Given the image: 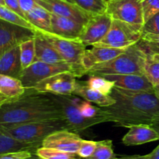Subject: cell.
Segmentation results:
<instances>
[{
  "instance_id": "1",
  "label": "cell",
  "mask_w": 159,
  "mask_h": 159,
  "mask_svg": "<svg viewBox=\"0 0 159 159\" xmlns=\"http://www.w3.org/2000/svg\"><path fill=\"white\" fill-rule=\"evenodd\" d=\"M110 96L116 102L99 107V116L107 123L129 128L140 124L152 125L159 115V100L154 93L136 92L114 87Z\"/></svg>"
},
{
  "instance_id": "2",
  "label": "cell",
  "mask_w": 159,
  "mask_h": 159,
  "mask_svg": "<svg viewBox=\"0 0 159 159\" xmlns=\"http://www.w3.org/2000/svg\"><path fill=\"white\" fill-rule=\"evenodd\" d=\"M63 118L61 106L51 94L31 89L0 107V124H16Z\"/></svg>"
},
{
  "instance_id": "3",
  "label": "cell",
  "mask_w": 159,
  "mask_h": 159,
  "mask_svg": "<svg viewBox=\"0 0 159 159\" xmlns=\"http://www.w3.org/2000/svg\"><path fill=\"white\" fill-rule=\"evenodd\" d=\"M146 53L138 44L127 48L114 59L94 65L86 70L85 75L144 74Z\"/></svg>"
},
{
  "instance_id": "4",
  "label": "cell",
  "mask_w": 159,
  "mask_h": 159,
  "mask_svg": "<svg viewBox=\"0 0 159 159\" xmlns=\"http://www.w3.org/2000/svg\"><path fill=\"white\" fill-rule=\"evenodd\" d=\"M68 130L64 118L40 122L0 124V131L20 142L42 144L43 140L52 132L58 130Z\"/></svg>"
},
{
  "instance_id": "5",
  "label": "cell",
  "mask_w": 159,
  "mask_h": 159,
  "mask_svg": "<svg viewBox=\"0 0 159 159\" xmlns=\"http://www.w3.org/2000/svg\"><path fill=\"white\" fill-rule=\"evenodd\" d=\"M142 34L143 25L134 24L113 19L108 33L100 41L93 46L127 49L138 43Z\"/></svg>"
},
{
  "instance_id": "6",
  "label": "cell",
  "mask_w": 159,
  "mask_h": 159,
  "mask_svg": "<svg viewBox=\"0 0 159 159\" xmlns=\"http://www.w3.org/2000/svg\"><path fill=\"white\" fill-rule=\"evenodd\" d=\"M51 95L61 106L63 118L69 131L79 133L93 126L107 123L106 120L100 116L92 118H85L81 113L79 107L81 98L76 95Z\"/></svg>"
},
{
  "instance_id": "7",
  "label": "cell",
  "mask_w": 159,
  "mask_h": 159,
  "mask_svg": "<svg viewBox=\"0 0 159 159\" xmlns=\"http://www.w3.org/2000/svg\"><path fill=\"white\" fill-rule=\"evenodd\" d=\"M67 72L74 73L77 77H80L76 69L67 62L48 63L44 62H34L29 67L23 70L20 80L25 88L30 89L43 80L57 73Z\"/></svg>"
},
{
  "instance_id": "8",
  "label": "cell",
  "mask_w": 159,
  "mask_h": 159,
  "mask_svg": "<svg viewBox=\"0 0 159 159\" xmlns=\"http://www.w3.org/2000/svg\"><path fill=\"white\" fill-rule=\"evenodd\" d=\"M40 32L59 53L64 62L74 66L79 72V76L85 75V69L82 67V59L86 46L82 44L80 40H71L63 38L51 33Z\"/></svg>"
},
{
  "instance_id": "9",
  "label": "cell",
  "mask_w": 159,
  "mask_h": 159,
  "mask_svg": "<svg viewBox=\"0 0 159 159\" xmlns=\"http://www.w3.org/2000/svg\"><path fill=\"white\" fill-rule=\"evenodd\" d=\"M143 0H110L107 12L114 20L144 25Z\"/></svg>"
},
{
  "instance_id": "10",
  "label": "cell",
  "mask_w": 159,
  "mask_h": 159,
  "mask_svg": "<svg viewBox=\"0 0 159 159\" xmlns=\"http://www.w3.org/2000/svg\"><path fill=\"white\" fill-rule=\"evenodd\" d=\"M77 76L72 73H61L43 80L35 87L30 88L39 93L55 95L73 94Z\"/></svg>"
},
{
  "instance_id": "11",
  "label": "cell",
  "mask_w": 159,
  "mask_h": 159,
  "mask_svg": "<svg viewBox=\"0 0 159 159\" xmlns=\"http://www.w3.org/2000/svg\"><path fill=\"white\" fill-rule=\"evenodd\" d=\"M113 18L107 12L92 15L84 24L79 40L85 46H93L108 33Z\"/></svg>"
},
{
  "instance_id": "12",
  "label": "cell",
  "mask_w": 159,
  "mask_h": 159,
  "mask_svg": "<svg viewBox=\"0 0 159 159\" xmlns=\"http://www.w3.org/2000/svg\"><path fill=\"white\" fill-rule=\"evenodd\" d=\"M35 32L0 19V57L22 42L34 38Z\"/></svg>"
},
{
  "instance_id": "13",
  "label": "cell",
  "mask_w": 159,
  "mask_h": 159,
  "mask_svg": "<svg viewBox=\"0 0 159 159\" xmlns=\"http://www.w3.org/2000/svg\"><path fill=\"white\" fill-rule=\"evenodd\" d=\"M36 2L51 13L68 17L80 23H85L91 14L84 11L75 3L67 0H35Z\"/></svg>"
},
{
  "instance_id": "14",
  "label": "cell",
  "mask_w": 159,
  "mask_h": 159,
  "mask_svg": "<svg viewBox=\"0 0 159 159\" xmlns=\"http://www.w3.org/2000/svg\"><path fill=\"white\" fill-rule=\"evenodd\" d=\"M82 140L76 132L64 129L48 135L42 142L41 147L77 154Z\"/></svg>"
},
{
  "instance_id": "15",
  "label": "cell",
  "mask_w": 159,
  "mask_h": 159,
  "mask_svg": "<svg viewBox=\"0 0 159 159\" xmlns=\"http://www.w3.org/2000/svg\"><path fill=\"white\" fill-rule=\"evenodd\" d=\"M102 76L114 82L115 87L124 90L154 93V86L144 74L104 75Z\"/></svg>"
},
{
  "instance_id": "16",
  "label": "cell",
  "mask_w": 159,
  "mask_h": 159,
  "mask_svg": "<svg viewBox=\"0 0 159 159\" xmlns=\"http://www.w3.org/2000/svg\"><path fill=\"white\" fill-rule=\"evenodd\" d=\"M84 24L71 18L51 13V34L63 38L79 40Z\"/></svg>"
},
{
  "instance_id": "17",
  "label": "cell",
  "mask_w": 159,
  "mask_h": 159,
  "mask_svg": "<svg viewBox=\"0 0 159 159\" xmlns=\"http://www.w3.org/2000/svg\"><path fill=\"white\" fill-rule=\"evenodd\" d=\"M125 50L109 47L96 46H93V48L89 49H85L82 59V65L85 69V73L86 70H89L94 65L108 62L114 59L124 52Z\"/></svg>"
},
{
  "instance_id": "18",
  "label": "cell",
  "mask_w": 159,
  "mask_h": 159,
  "mask_svg": "<svg viewBox=\"0 0 159 159\" xmlns=\"http://www.w3.org/2000/svg\"><path fill=\"white\" fill-rule=\"evenodd\" d=\"M159 140V132L150 125L140 124L129 127V130L122 139L124 144L136 146Z\"/></svg>"
},
{
  "instance_id": "19",
  "label": "cell",
  "mask_w": 159,
  "mask_h": 159,
  "mask_svg": "<svg viewBox=\"0 0 159 159\" xmlns=\"http://www.w3.org/2000/svg\"><path fill=\"white\" fill-rule=\"evenodd\" d=\"M35 61L48 63L63 62L64 60L54 47L38 31L35 32Z\"/></svg>"
},
{
  "instance_id": "20",
  "label": "cell",
  "mask_w": 159,
  "mask_h": 159,
  "mask_svg": "<svg viewBox=\"0 0 159 159\" xmlns=\"http://www.w3.org/2000/svg\"><path fill=\"white\" fill-rule=\"evenodd\" d=\"M73 94L83 98L85 101L95 103L99 107H108L116 102L110 95H106L87 85L86 82L77 81Z\"/></svg>"
},
{
  "instance_id": "21",
  "label": "cell",
  "mask_w": 159,
  "mask_h": 159,
  "mask_svg": "<svg viewBox=\"0 0 159 159\" xmlns=\"http://www.w3.org/2000/svg\"><path fill=\"white\" fill-rule=\"evenodd\" d=\"M23 72L20 45L9 50L0 57V74L20 79Z\"/></svg>"
},
{
  "instance_id": "22",
  "label": "cell",
  "mask_w": 159,
  "mask_h": 159,
  "mask_svg": "<svg viewBox=\"0 0 159 159\" xmlns=\"http://www.w3.org/2000/svg\"><path fill=\"white\" fill-rule=\"evenodd\" d=\"M25 19L37 29V31L51 33V13L37 3L34 9L26 13Z\"/></svg>"
},
{
  "instance_id": "23",
  "label": "cell",
  "mask_w": 159,
  "mask_h": 159,
  "mask_svg": "<svg viewBox=\"0 0 159 159\" xmlns=\"http://www.w3.org/2000/svg\"><path fill=\"white\" fill-rule=\"evenodd\" d=\"M40 147V144L20 142L0 131V154L21 151H30L36 153Z\"/></svg>"
},
{
  "instance_id": "24",
  "label": "cell",
  "mask_w": 159,
  "mask_h": 159,
  "mask_svg": "<svg viewBox=\"0 0 159 159\" xmlns=\"http://www.w3.org/2000/svg\"><path fill=\"white\" fill-rule=\"evenodd\" d=\"M26 88L20 79L7 75L0 74V93L9 99H14L22 96Z\"/></svg>"
},
{
  "instance_id": "25",
  "label": "cell",
  "mask_w": 159,
  "mask_h": 159,
  "mask_svg": "<svg viewBox=\"0 0 159 159\" xmlns=\"http://www.w3.org/2000/svg\"><path fill=\"white\" fill-rule=\"evenodd\" d=\"M144 74L153 86L159 84V54H146Z\"/></svg>"
},
{
  "instance_id": "26",
  "label": "cell",
  "mask_w": 159,
  "mask_h": 159,
  "mask_svg": "<svg viewBox=\"0 0 159 159\" xmlns=\"http://www.w3.org/2000/svg\"><path fill=\"white\" fill-rule=\"evenodd\" d=\"M20 61L23 70L29 67L35 61V41L28 39L20 45Z\"/></svg>"
},
{
  "instance_id": "27",
  "label": "cell",
  "mask_w": 159,
  "mask_h": 159,
  "mask_svg": "<svg viewBox=\"0 0 159 159\" xmlns=\"http://www.w3.org/2000/svg\"><path fill=\"white\" fill-rule=\"evenodd\" d=\"M72 2L91 15L107 12V2L106 0H72Z\"/></svg>"
},
{
  "instance_id": "28",
  "label": "cell",
  "mask_w": 159,
  "mask_h": 159,
  "mask_svg": "<svg viewBox=\"0 0 159 159\" xmlns=\"http://www.w3.org/2000/svg\"><path fill=\"white\" fill-rule=\"evenodd\" d=\"M0 19L5 20V21L9 22V23L19 25L20 26H23V27L32 30L34 32L37 31V29L31 23H30L27 20L19 16L13 11L10 10L6 6H2V5H0Z\"/></svg>"
},
{
  "instance_id": "29",
  "label": "cell",
  "mask_w": 159,
  "mask_h": 159,
  "mask_svg": "<svg viewBox=\"0 0 159 159\" xmlns=\"http://www.w3.org/2000/svg\"><path fill=\"white\" fill-rule=\"evenodd\" d=\"M89 87L98 90L106 95H110L113 87H115L114 82L106 79L104 76L92 75L89 80L85 81Z\"/></svg>"
},
{
  "instance_id": "30",
  "label": "cell",
  "mask_w": 159,
  "mask_h": 159,
  "mask_svg": "<svg viewBox=\"0 0 159 159\" xmlns=\"http://www.w3.org/2000/svg\"><path fill=\"white\" fill-rule=\"evenodd\" d=\"M137 44L146 54H159V34L143 32Z\"/></svg>"
},
{
  "instance_id": "31",
  "label": "cell",
  "mask_w": 159,
  "mask_h": 159,
  "mask_svg": "<svg viewBox=\"0 0 159 159\" xmlns=\"http://www.w3.org/2000/svg\"><path fill=\"white\" fill-rule=\"evenodd\" d=\"M36 154L42 159H82L77 154L40 147Z\"/></svg>"
},
{
  "instance_id": "32",
  "label": "cell",
  "mask_w": 159,
  "mask_h": 159,
  "mask_svg": "<svg viewBox=\"0 0 159 159\" xmlns=\"http://www.w3.org/2000/svg\"><path fill=\"white\" fill-rule=\"evenodd\" d=\"M115 157L112 140H104L96 142V150L88 159H113Z\"/></svg>"
},
{
  "instance_id": "33",
  "label": "cell",
  "mask_w": 159,
  "mask_h": 159,
  "mask_svg": "<svg viewBox=\"0 0 159 159\" xmlns=\"http://www.w3.org/2000/svg\"><path fill=\"white\" fill-rule=\"evenodd\" d=\"M142 9L144 23L159 12V0H143Z\"/></svg>"
},
{
  "instance_id": "34",
  "label": "cell",
  "mask_w": 159,
  "mask_h": 159,
  "mask_svg": "<svg viewBox=\"0 0 159 159\" xmlns=\"http://www.w3.org/2000/svg\"><path fill=\"white\" fill-rule=\"evenodd\" d=\"M96 147V142L93 140H82L77 154L82 159H88L94 153Z\"/></svg>"
},
{
  "instance_id": "35",
  "label": "cell",
  "mask_w": 159,
  "mask_h": 159,
  "mask_svg": "<svg viewBox=\"0 0 159 159\" xmlns=\"http://www.w3.org/2000/svg\"><path fill=\"white\" fill-rule=\"evenodd\" d=\"M79 107L81 113L85 118H92L99 116V107H96V106L93 105L91 102L80 100Z\"/></svg>"
},
{
  "instance_id": "36",
  "label": "cell",
  "mask_w": 159,
  "mask_h": 159,
  "mask_svg": "<svg viewBox=\"0 0 159 159\" xmlns=\"http://www.w3.org/2000/svg\"><path fill=\"white\" fill-rule=\"evenodd\" d=\"M143 32L159 34V12L149 19L143 25Z\"/></svg>"
},
{
  "instance_id": "37",
  "label": "cell",
  "mask_w": 159,
  "mask_h": 159,
  "mask_svg": "<svg viewBox=\"0 0 159 159\" xmlns=\"http://www.w3.org/2000/svg\"><path fill=\"white\" fill-rule=\"evenodd\" d=\"M34 152L30 151H15V152L6 153L0 154V159H25L30 157Z\"/></svg>"
},
{
  "instance_id": "38",
  "label": "cell",
  "mask_w": 159,
  "mask_h": 159,
  "mask_svg": "<svg viewBox=\"0 0 159 159\" xmlns=\"http://www.w3.org/2000/svg\"><path fill=\"white\" fill-rule=\"evenodd\" d=\"M5 6L7 8H9L10 10L13 11L14 12H16V14H18L19 16H20L21 17L25 19V15L23 12L22 9H20V4H19L18 0H4ZM26 20V19H25Z\"/></svg>"
},
{
  "instance_id": "39",
  "label": "cell",
  "mask_w": 159,
  "mask_h": 159,
  "mask_svg": "<svg viewBox=\"0 0 159 159\" xmlns=\"http://www.w3.org/2000/svg\"><path fill=\"white\" fill-rule=\"evenodd\" d=\"M18 2L20 9H22L24 15H26V13L34 9V6L37 5L35 0H18Z\"/></svg>"
},
{
  "instance_id": "40",
  "label": "cell",
  "mask_w": 159,
  "mask_h": 159,
  "mask_svg": "<svg viewBox=\"0 0 159 159\" xmlns=\"http://www.w3.org/2000/svg\"><path fill=\"white\" fill-rule=\"evenodd\" d=\"M148 159H159V144L150 154H147Z\"/></svg>"
},
{
  "instance_id": "41",
  "label": "cell",
  "mask_w": 159,
  "mask_h": 159,
  "mask_svg": "<svg viewBox=\"0 0 159 159\" xmlns=\"http://www.w3.org/2000/svg\"><path fill=\"white\" fill-rule=\"evenodd\" d=\"M113 159H148V155H131V156H125L122 157H115Z\"/></svg>"
},
{
  "instance_id": "42",
  "label": "cell",
  "mask_w": 159,
  "mask_h": 159,
  "mask_svg": "<svg viewBox=\"0 0 159 159\" xmlns=\"http://www.w3.org/2000/svg\"><path fill=\"white\" fill-rule=\"evenodd\" d=\"M151 126H152L154 129H156V130L159 132V115L156 118H155V120H154L153 122H152V123Z\"/></svg>"
},
{
  "instance_id": "43",
  "label": "cell",
  "mask_w": 159,
  "mask_h": 159,
  "mask_svg": "<svg viewBox=\"0 0 159 159\" xmlns=\"http://www.w3.org/2000/svg\"><path fill=\"white\" fill-rule=\"evenodd\" d=\"M9 100H10V99H9V98H6V96H4L2 94L0 93V107H1L3 104H5L6 102H7Z\"/></svg>"
},
{
  "instance_id": "44",
  "label": "cell",
  "mask_w": 159,
  "mask_h": 159,
  "mask_svg": "<svg viewBox=\"0 0 159 159\" xmlns=\"http://www.w3.org/2000/svg\"><path fill=\"white\" fill-rule=\"evenodd\" d=\"M154 94L156 96V98L159 100V84L154 86Z\"/></svg>"
},
{
  "instance_id": "45",
  "label": "cell",
  "mask_w": 159,
  "mask_h": 159,
  "mask_svg": "<svg viewBox=\"0 0 159 159\" xmlns=\"http://www.w3.org/2000/svg\"><path fill=\"white\" fill-rule=\"evenodd\" d=\"M25 159H42V158H40V157H39V156L37 155L36 153H34V154H32V155L30 156V157H26V158H25Z\"/></svg>"
},
{
  "instance_id": "46",
  "label": "cell",
  "mask_w": 159,
  "mask_h": 159,
  "mask_svg": "<svg viewBox=\"0 0 159 159\" xmlns=\"http://www.w3.org/2000/svg\"><path fill=\"white\" fill-rule=\"evenodd\" d=\"M0 5H2V6H5L4 0H0Z\"/></svg>"
},
{
  "instance_id": "47",
  "label": "cell",
  "mask_w": 159,
  "mask_h": 159,
  "mask_svg": "<svg viewBox=\"0 0 159 159\" xmlns=\"http://www.w3.org/2000/svg\"><path fill=\"white\" fill-rule=\"evenodd\" d=\"M67 1H68V2H72V0H67ZM73 3H74V2H73Z\"/></svg>"
},
{
  "instance_id": "48",
  "label": "cell",
  "mask_w": 159,
  "mask_h": 159,
  "mask_svg": "<svg viewBox=\"0 0 159 159\" xmlns=\"http://www.w3.org/2000/svg\"><path fill=\"white\" fill-rule=\"evenodd\" d=\"M108 1H110V0H106V2H108Z\"/></svg>"
}]
</instances>
